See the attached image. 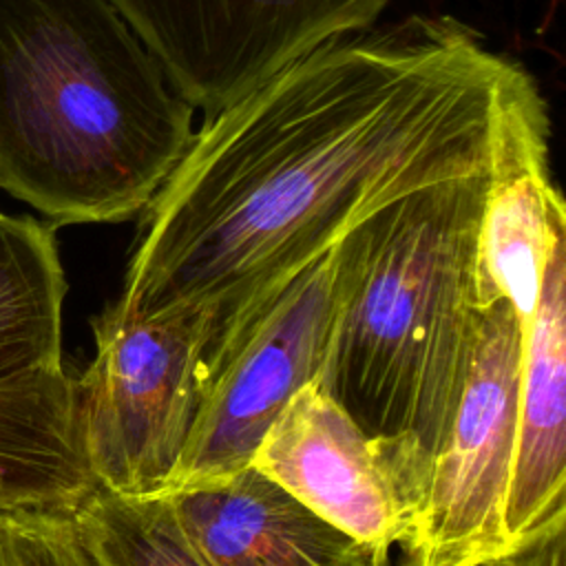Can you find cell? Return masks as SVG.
<instances>
[{"label": "cell", "mask_w": 566, "mask_h": 566, "mask_svg": "<svg viewBox=\"0 0 566 566\" xmlns=\"http://www.w3.org/2000/svg\"><path fill=\"white\" fill-rule=\"evenodd\" d=\"M515 64L451 15L301 55L195 128L106 310L206 312L219 329L380 203L484 164Z\"/></svg>", "instance_id": "1"}, {"label": "cell", "mask_w": 566, "mask_h": 566, "mask_svg": "<svg viewBox=\"0 0 566 566\" xmlns=\"http://www.w3.org/2000/svg\"><path fill=\"white\" fill-rule=\"evenodd\" d=\"M491 177L493 153L380 203L332 245L334 318L316 382L385 449L411 524L469 367Z\"/></svg>", "instance_id": "2"}, {"label": "cell", "mask_w": 566, "mask_h": 566, "mask_svg": "<svg viewBox=\"0 0 566 566\" xmlns=\"http://www.w3.org/2000/svg\"><path fill=\"white\" fill-rule=\"evenodd\" d=\"M195 108L113 0H0V188L53 226L139 214Z\"/></svg>", "instance_id": "3"}, {"label": "cell", "mask_w": 566, "mask_h": 566, "mask_svg": "<svg viewBox=\"0 0 566 566\" xmlns=\"http://www.w3.org/2000/svg\"><path fill=\"white\" fill-rule=\"evenodd\" d=\"M332 318L329 248L212 332L197 411L168 491L250 464L281 409L318 378Z\"/></svg>", "instance_id": "4"}, {"label": "cell", "mask_w": 566, "mask_h": 566, "mask_svg": "<svg viewBox=\"0 0 566 566\" xmlns=\"http://www.w3.org/2000/svg\"><path fill=\"white\" fill-rule=\"evenodd\" d=\"M206 312L124 321L93 318L95 356L77 376L86 460L99 489L168 491L199 402Z\"/></svg>", "instance_id": "5"}, {"label": "cell", "mask_w": 566, "mask_h": 566, "mask_svg": "<svg viewBox=\"0 0 566 566\" xmlns=\"http://www.w3.org/2000/svg\"><path fill=\"white\" fill-rule=\"evenodd\" d=\"M524 323L509 301L475 314L451 422L427 467L402 544L413 566H471L509 553L504 509L513 471Z\"/></svg>", "instance_id": "6"}, {"label": "cell", "mask_w": 566, "mask_h": 566, "mask_svg": "<svg viewBox=\"0 0 566 566\" xmlns=\"http://www.w3.org/2000/svg\"><path fill=\"white\" fill-rule=\"evenodd\" d=\"M391 0H113L172 88L206 117Z\"/></svg>", "instance_id": "7"}, {"label": "cell", "mask_w": 566, "mask_h": 566, "mask_svg": "<svg viewBox=\"0 0 566 566\" xmlns=\"http://www.w3.org/2000/svg\"><path fill=\"white\" fill-rule=\"evenodd\" d=\"M250 464L360 546L391 553L409 535V502L385 449L316 380L281 409Z\"/></svg>", "instance_id": "8"}, {"label": "cell", "mask_w": 566, "mask_h": 566, "mask_svg": "<svg viewBox=\"0 0 566 566\" xmlns=\"http://www.w3.org/2000/svg\"><path fill=\"white\" fill-rule=\"evenodd\" d=\"M566 526V243L524 325L517 436L504 509L509 548Z\"/></svg>", "instance_id": "9"}, {"label": "cell", "mask_w": 566, "mask_h": 566, "mask_svg": "<svg viewBox=\"0 0 566 566\" xmlns=\"http://www.w3.org/2000/svg\"><path fill=\"white\" fill-rule=\"evenodd\" d=\"M164 493L208 566H345L363 548L252 464Z\"/></svg>", "instance_id": "10"}, {"label": "cell", "mask_w": 566, "mask_h": 566, "mask_svg": "<svg viewBox=\"0 0 566 566\" xmlns=\"http://www.w3.org/2000/svg\"><path fill=\"white\" fill-rule=\"evenodd\" d=\"M97 489L66 365L0 380V517L73 515Z\"/></svg>", "instance_id": "11"}, {"label": "cell", "mask_w": 566, "mask_h": 566, "mask_svg": "<svg viewBox=\"0 0 566 566\" xmlns=\"http://www.w3.org/2000/svg\"><path fill=\"white\" fill-rule=\"evenodd\" d=\"M64 296L55 226L0 212V380L64 367Z\"/></svg>", "instance_id": "12"}, {"label": "cell", "mask_w": 566, "mask_h": 566, "mask_svg": "<svg viewBox=\"0 0 566 566\" xmlns=\"http://www.w3.org/2000/svg\"><path fill=\"white\" fill-rule=\"evenodd\" d=\"M71 520L97 566H208L168 493L124 495L97 486Z\"/></svg>", "instance_id": "13"}, {"label": "cell", "mask_w": 566, "mask_h": 566, "mask_svg": "<svg viewBox=\"0 0 566 566\" xmlns=\"http://www.w3.org/2000/svg\"><path fill=\"white\" fill-rule=\"evenodd\" d=\"M0 566H97L71 515L0 517Z\"/></svg>", "instance_id": "14"}, {"label": "cell", "mask_w": 566, "mask_h": 566, "mask_svg": "<svg viewBox=\"0 0 566 566\" xmlns=\"http://www.w3.org/2000/svg\"><path fill=\"white\" fill-rule=\"evenodd\" d=\"M564 544H566V526L546 531L542 535H537L535 539L515 546L513 551L495 557V559H486V562H478L471 566H564ZM387 566H413L407 557H402L400 562H389Z\"/></svg>", "instance_id": "15"}, {"label": "cell", "mask_w": 566, "mask_h": 566, "mask_svg": "<svg viewBox=\"0 0 566 566\" xmlns=\"http://www.w3.org/2000/svg\"><path fill=\"white\" fill-rule=\"evenodd\" d=\"M389 562H391L389 553H380V551L363 546L358 551V555L349 564H345V566H387Z\"/></svg>", "instance_id": "16"}]
</instances>
